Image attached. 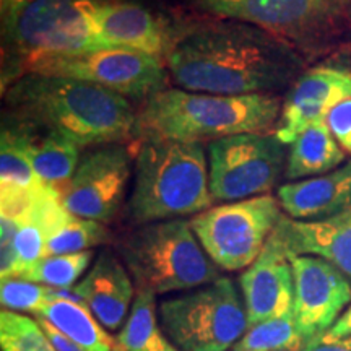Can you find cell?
Listing matches in <instances>:
<instances>
[{"label": "cell", "mask_w": 351, "mask_h": 351, "mask_svg": "<svg viewBox=\"0 0 351 351\" xmlns=\"http://www.w3.org/2000/svg\"><path fill=\"white\" fill-rule=\"evenodd\" d=\"M271 238L289 258L320 257L351 282V208L315 221H300L283 215Z\"/></svg>", "instance_id": "17"}, {"label": "cell", "mask_w": 351, "mask_h": 351, "mask_svg": "<svg viewBox=\"0 0 351 351\" xmlns=\"http://www.w3.org/2000/svg\"><path fill=\"white\" fill-rule=\"evenodd\" d=\"M213 202H238L270 194L287 168V145L271 134H239L208 143Z\"/></svg>", "instance_id": "11"}, {"label": "cell", "mask_w": 351, "mask_h": 351, "mask_svg": "<svg viewBox=\"0 0 351 351\" xmlns=\"http://www.w3.org/2000/svg\"><path fill=\"white\" fill-rule=\"evenodd\" d=\"M80 150L82 148L77 143L60 135L29 132V156L33 168L39 179L56 191H59V184L72 179L80 163Z\"/></svg>", "instance_id": "25"}, {"label": "cell", "mask_w": 351, "mask_h": 351, "mask_svg": "<svg viewBox=\"0 0 351 351\" xmlns=\"http://www.w3.org/2000/svg\"><path fill=\"white\" fill-rule=\"evenodd\" d=\"M346 54L350 56V59H351V43H350V47H348V52H346Z\"/></svg>", "instance_id": "35"}, {"label": "cell", "mask_w": 351, "mask_h": 351, "mask_svg": "<svg viewBox=\"0 0 351 351\" xmlns=\"http://www.w3.org/2000/svg\"><path fill=\"white\" fill-rule=\"evenodd\" d=\"M283 217L276 197L265 194L215 205L191 218L202 247L221 270H245L257 261Z\"/></svg>", "instance_id": "10"}, {"label": "cell", "mask_w": 351, "mask_h": 351, "mask_svg": "<svg viewBox=\"0 0 351 351\" xmlns=\"http://www.w3.org/2000/svg\"><path fill=\"white\" fill-rule=\"evenodd\" d=\"M39 322V326L44 330V333L47 335V339L51 340V343L54 345L56 351H86L83 350L80 345H77L75 341H72L69 337H65L62 332H59L54 326H51L47 320H44L43 317H36Z\"/></svg>", "instance_id": "32"}, {"label": "cell", "mask_w": 351, "mask_h": 351, "mask_svg": "<svg viewBox=\"0 0 351 351\" xmlns=\"http://www.w3.org/2000/svg\"><path fill=\"white\" fill-rule=\"evenodd\" d=\"M202 16L238 20L293 47L309 65L337 59L351 43L350 0H181Z\"/></svg>", "instance_id": "5"}, {"label": "cell", "mask_w": 351, "mask_h": 351, "mask_svg": "<svg viewBox=\"0 0 351 351\" xmlns=\"http://www.w3.org/2000/svg\"><path fill=\"white\" fill-rule=\"evenodd\" d=\"M3 122L56 134L80 148L138 137V114L119 93L65 77L26 73L2 90Z\"/></svg>", "instance_id": "2"}, {"label": "cell", "mask_w": 351, "mask_h": 351, "mask_svg": "<svg viewBox=\"0 0 351 351\" xmlns=\"http://www.w3.org/2000/svg\"><path fill=\"white\" fill-rule=\"evenodd\" d=\"M300 351H351V337H333L320 333L304 340Z\"/></svg>", "instance_id": "31"}, {"label": "cell", "mask_w": 351, "mask_h": 351, "mask_svg": "<svg viewBox=\"0 0 351 351\" xmlns=\"http://www.w3.org/2000/svg\"><path fill=\"white\" fill-rule=\"evenodd\" d=\"M112 351H127L125 348H122V346L119 345V343H117V341H116V345H114V348H112Z\"/></svg>", "instance_id": "34"}, {"label": "cell", "mask_w": 351, "mask_h": 351, "mask_svg": "<svg viewBox=\"0 0 351 351\" xmlns=\"http://www.w3.org/2000/svg\"><path fill=\"white\" fill-rule=\"evenodd\" d=\"M283 101L278 95H212L166 88L143 101L138 138L215 142L239 134H271Z\"/></svg>", "instance_id": "3"}, {"label": "cell", "mask_w": 351, "mask_h": 351, "mask_svg": "<svg viewBox=\"0 0 351 351\" xmlns=\"http://www.w3.org/2000/svg\"><path fill=\"white\" fill-rule=\"evenodd\" d=\"M341 57L311 65L285 95L274 132L285 145H291L314 122L326 121L337 104L351 98V65L341 62Z\"/></svg>", "instance_id": "14"}, {"label": "cell", "mask_w": 351, "mask_h": 351, "mask_svg": "<svg viewBox=\"0 0 351 351\" xmlns=\"http://www.w3.org/2000/svg\"><path fill=\"white\" fill-rule=\"evenodd\" d=\"M26 73L93 83L125 96L127 99L147 101L169 88V73L163 60L124 47H98L34 57L21 67L20 77Z\"/></svg>", "instance_id": "9"}, {"label": "cell", "mask_w": 351, "mask_h": 351, "mask_svg": "<svg viewBox=\"0 0 351 351\" xmlns=\"http://www.w3.org/2000/svg\"><path fill=\"white\" fill-rule=\"evenodd\" d=\"M249 327L293 313L295 276L289 257L271 238L239 278Z\"/></svg>", "instance_id": "16"}, {"label": "cell", "mask_w": 351, "mask_h": 351, "mask_svg": "<svg viewBox=\"0 0 351 351\" xmlns=\"http://www.w3.org/2000/svg\"><path fill=\"white\" fill-rule=\"evenodd\" d=\"M7 2V0H0V5H2V3H5Z\"/></svg>", "instance_id": "36"}, {"label": "cell", "mask_w": 351, "mask_h": 351, "mask_svg": "<svg viewBox=\"0 0 351 351\" xmlns=\"http://www.w3.org/2000/svg\"><path fill=\"white\" fill-rule=\"evenodd\" d=\"M178 88L212 95H278L311 67L287 43L238 20L179 23L165 59Z\"/></svg>", "instance_id": "1"}, {"label": "cell", "mask_w": 351, "mask_h": 351, "mask_svg": "<svg viewBox=\"0 0 351 351\" xmlns=\"http://www.w3.org/2000/svg\"><path fill=\"white\" fill-rule=\"evenodd\" d=\"M103 0H7L2 19V90L34 57L98 49L91 13Z\"/></svg>", "instance_id": "7"}, {"label": "cell", "mask_w": 351, "mask_h": 351, "mask_svg": "<svg viewBox=\"0 0 351 351\" xmlns=\"http://www.w3.org/2000/svg\"><path fill=\"white\" fill-rule=\"evenodd\" d=\"M328 333L333 337H351V304L340 315V319L333 324Z\"/></svg>", "instance_id": "33"}, {"label": "cell", "mask_w": 351, "mask_h": 351, "mask_svg": "<svg viewBox=\"0 0 351 351\" xmlns=\"http://www.w3.org/2000/svg\"><path fill=\"white\" fill-rule=\"evenodd\" d=\"M93 251L64 256H47L33 263L16 278L28 280L49 288H73L93 261Z\"/></svg>", "instance_id": "27"}, {"label": "cell", "mask_w": 351, "mask_h": 351, "mask_svg": "<svg viewBox=\"0 0 351 351\" xmlns=\"http://www.w3.org/2000/svg\"><path fill=\"white\" fill-rule=\"evenodd\" d=\"M47 187L33 168L29 132L3 122L0 135V213L25 212Z\"/></svg>", "instance_id": "20"}, {"label": "cell", "mask_w": 351, "mask_h": 351, "mask_svg": "<svg viewBox=\"0 0 351 351\" xmlns=\"http://www.w3.org/2000/svg\"><path fill=\"white\" fill-rule=\"evenodd\" d=\"M2 351H56L36 319L20 313H0Z\"/></svg>", "instance_id": "28"}, {"label": "cell", "mask_w": 351, "mask_h": 351, "mask_svg": "<svg viewBox=\"0 0 351 351\" xmlns=\"http://www.w3.org/2000/svg\"><path fill=\"white\" fill-rule=\"evenodd\" d=\"M212 204L204 143L140 138L134 158V189L127 204L135 226L195 217Z\"/></svg>", "instance_id": "4"}, {"label": "cell", "mask_w": 351, "mask_h": 351, "mask_svg": "<svg viewBox=\"0 0 351 351\" xmlns=\"http://www.w3.org/2000/svg\"><path fill=\"white\" fill-rule=\"evenodd\" d=\"M73 288L108 330H117L125 324L137 295V288L124 262L111 251L99 252L93 267Z\"/></svg>", "instance_id": "18"}, {"label": "cell", "mask_w": 351, "mask_h": 351, "mask_svg": "<svg viewBox=\"0 0 351 351\" xmlns=\"http://www.w3.org/2000/svg\"><path fill=\"white\" fill-rule=\"evenodd\" d=\"M163 332L179 351L232 350L249 328L244 301L232 280L221 276L158 306Z\"/></svg>", "instance_id": "8"}, {"label": "cell", "mask_w": 351, "mask_h": 351, "mask_svg": "<svg viewBox=\"0 0 351 351\" xmlns=\"http://www.w3.org/2000/svg\"><path fill=\"white\" fill-rule=\"evenodd\" d=\"M132 161L124 143L86 148L72 179L60 192L64 208L73 217L111 223L124 200Z\"/></svg>", "instance_id": "12"}, {"label": "cell", "mask_w": 351, "mask_h": 351, "mask_svg": "<svg viewBox=\"0 0 351 351\" xmlns=\"http://www.w3.org/2000/svg\"><path fill=\"white\" fill-rule=\"evenodd\" d=\"M345 152L333 138L327 121H317L298 135L289 145L285 179L288 182L315 178L340 168Z\"/></svg>", "instance_id": "21"}, {"label": "cell", "mask_w": 351, "mask_h": 351, "mask_svg": "<svg viewBox=\"0 0 351 351\" xmlns=\"http://www.w3.org/2000/svg\"><path fill=\"white\" fill-rule=\"evenodd\" d=\"M295 276L293 317L304 340L326 333L351 304V282L320 257L289 258Z\"/></svg>", "instance_id": "13"}, {"label": "cell", "mask_w": 351, "mask_h": 351, "mask_svg": "<svg viewBox=\"0 0 351 351\" xmlns=\"http://www.w3.org/2000/svg\"><path fill=\"white\" fill-rule=\"evenodd\" d=\"M98 47H124L165 62L178 25L138 0H103L91 13Z\"/></svg>", "instance_id": "15"}, {"label": "cell", "mask_w": 351, "mask_h": 351, "mask_svg": "<svg viewBox=\"0 0 351 351\" xmlns=\"http://www.w3.org/2000/svg\"><path fill=\"white\" fill-rule=\"evenodd\" d=\"M302 343L304 339L289 313L249 327L231 351H300Z\"/></svg>", "instance_id": "26"}, {"label": "cell", "mask_w": 351, "mask_h": 351, "mask_svg": "<svg viewBox=\"0 0 351 351\" xmlns=\"http://www.w3.org/2000/svg\"><path fill=\"white\" fill-rule=\"evenodd\" d=\"M116 341L127 351H179L161 328L156 295L145 289H137L134 304Z\"/></svg>", "instance_id": "24"}, {"label": "cell", "mask_w": 351, "mask_h": 351, "mask_svg": "<svg viewBox=\"0 0 351 351\" xmlns=\"http://www.w3.org/2000/svg\"><path fill=\"white\" fill-rule=\"evenodd\" d=\"M52 301V288L23 278H5L0 285V302L3 311L32 313L39 315Z\"/></svg>", "instance_id": "29"}, {"label": "cell", "mask_w": 351, "mask_h": 351, "mask_svg": "<svg viewBox=\"0 0 351 351\" xmlns=\"http://www.w3.org/2000/svg\"><path fill=\"white\" fill-rule=\"evenodd\" d=\"M135 288L153 295L186 293L221 278L191 226L176 218L135 226L116 243Z\"/></svg>", "instance_id": "6"}, {"label": "cell", "mask_w": 351, "mask_h": 351, "mask_svg": "<svg viewBox=\"0 0 351 351\" xmlns=\"http://www.w3.org/2000/svg\"><path fill=\"white\" fill-rule=\"evenodd\" d=\"M111 231L104 223L73 217L60 202L49 219L46 257L93 251L96 245L111 243Z\"/></svg>", "instance_id": "22"}, {"label": "cell", "mask_w": 351, "mask_h": 351, "mask_svg": "<svg viewBox=\"0 0 351 351\" xmlns=\"http://www.w3.org/2000/svg\"><path fill=\"white\" fill-rule=\"evenodd\" d=\"M327 125L341 150L351 155V98L341 101L327 114Z\"/></svg>", "instance_id": "30"}, {"label": "cell", "mask_w": 351, "mask_h": 351, "mask_svg": "<svg viewBox=\"0 0 351 351\" xmlns=\"http://www.w3.org/2000/svg\"><path fill=\"white\" fill-rule=\"evenodd\" d=\"M36 317L47 320L51 326L86 351H112L116 345L91 311L75 302L52 300Z\"/></svg>", "instance_id": "23"}, {"label": "cell", "mask_w": 351, "mask_h": 351, "mask_svg": "<svg viewBox=\"0 0 351 351\" xmlns=\"http://www.w3.org/2000/svg\"><path fill=\"white\" fill-rule=\"evenodd\" d=\"M350 2H351V0H350Z\"/></svg>", "instance_id": "37"}, {"label": "cell", "mask_w": 351, "mask_h": 351, "mask_svg": "<svg viewBox=\"0 0 351 351\" xmlns=\"http://www.w3.org/2000/svg\"><path fill=\"white\" fill-rule=\"evenodd\" d=\"M276 199L285 215L300 221H315L351 208V160L330 173L285 182Z\"/></svg>", "instance_id": "19"}]
</instances>
